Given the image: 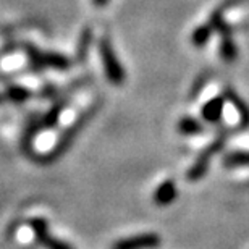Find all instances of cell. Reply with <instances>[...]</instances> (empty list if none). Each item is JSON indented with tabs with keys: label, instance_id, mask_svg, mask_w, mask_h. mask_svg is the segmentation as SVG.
I'll list each match as a JSON object with an SVG mask.
<instances>
[{
	"label": "cell",
	"instance_id": "15",
	"mask_svg": "<svg viewBox=\"0 0 249 249\" xmlns=\"http://www.w3.org/2000/svg\"><path fill=\"white\" fill-rule=\"evenodd\" d=\"M108 2V0H94V5H97V7H104Z\"/></svg>",
	"mask_w": 249,
	"mask_h": 249
},
{
	"label": "cell",
	"instance_id": "10",
	"mask_svg": "<svg viewBox=\"0 0 249 249\" xmlns=\"http://www.w3.org/2000/svg\"><path fill=\"white\" fill-rule=\"evenodd\" d=\"M225 96H227L228 101H230L233 106H235L238 115H240V118H241V124H243V126H249V107L233 91H227Z\"/></svg>",
	"mask_w": 249,
	"mask_h": 249
},
{
	"label": "cell",
	"instance_id": "12",
	"mask_svg": "<svg viewBox=\"0 0 249 249\" xmlns=\"http://www.w3.org/2000/svg\"><path fill=\"white\" fill-rule=\"evenodd\" d=\"M222 57L225 58L227 62L235 60L236 49H235V46H233V42L230 41V39H223V42H222Z\"/></svg>",
	"mask_w": 249,
	"mask_h": 249
},
{
	"label": "cell",
	"instance_id": "11",
	"mask_svg": "<svg viewBox=\"0 0 249 249\" xmlns=\"http://www.w3.org/2000/svg\"><path fill=\"white\" fill-rule=\"evenodd\" d=\"M178 133L186 134V136H193V134L202 133V124L191 117H185L178 122Z\"/></svg>",
	"mask_w": 249,
	"mask_h": 249
},
{
	"label": "cell",
	"instance_id": "8",
	"mask_svg": "<svg viewBox=\"0 0 249 249\" xmlns=\"http://www.w3.org/2000/svg\"><path fill=\"white\" fill-rule=\"evenodd\" d=\"M33 55V60H36L37 63L41 65H46V67H52V68H58V70H65L68 68V60L62 55H57V53H36V52H31Z\"/></svg>",
	"mask_w": 249,
	"mask_h": 249
},
{
	"label": "cell",
	"instance_id": "4",
	"mask_svg": "<svg viewBox=\"0 0 249 249\" xmlns=\"http://www.w3.org/2000/svg\"><path fill=\"white\" fill-rule=\"evenodd\" d=\"M29 225H31L33 233L36 236V240L39 241V245L44 249H74L70 243L52 236L51 231H49V223L44 218H33L29 222Z\"/></svg>",
	"mask_w": 249,
	"mask_h": 249
},
{
	"label": "cell",
	"instance_id": "6",
	"mask_svg": "<svg viewBox=\"0 0 249 249\" xmlns=\"http://www.w3.org/2000/svg\"><path fill=\"white\" fill-rule=\"evenodd\" d=\"M178 196V189L177 185L172 180H165L162 185H159V188L154 193V202L160 207H165L168 204H172Z\"/></svg>",
	"mask_w": 249,
	"mask_h": 249
},
{
	"label": "cell",
	"instance_id": "5",
	"mask_svg": "<svg viewBox=\"0 0 249 249\" xmlns=\"http://www.w3.org/2000/svg\"><path fill=\"white\" fill-rule=\"evenodd\" d=\"M162 238L157 233H141L113 243L112 249H156L160 246Z\"/></svg>",
	"mask_w": 249,
	"mask_h": 249
},
{
	"label": "cell",
	"instance_id": "7",
	"mask_svg": "<svg viewBox=\"0 0 249 249\" xmlns=\"http://www.w3.org/2000/svg\"><path fill=\"white\" fill-rule=\"evenodd\" d=\"M223 106H225V102H223L222 97H213V99H211V101H209L206 106L202 107V117H204V120L209 122V123L220 122L222 113H223Z\"/></svg>",
	"mask_w": 249,
	"mask_h": 249
},
{
	"label": "cell",
	"instance_id": "2",
	"mask_svg": "<svg viewBox=\"0 0 249 249\" xmlns=\"http://www.w3.org/2000/svg\"><path fill=\"white\" fill-rule=\"evenodd\" d=\"M225 134L218 136L215 141H213L211 146H207L204 151L201 152V156L196 159V162L193 163V167L189 168L186 177L189 181H199L201 178L206 175L209 170V165H211V160L213 159L215 154H218V151H222L223 144H225Z\"/></svg>",
	"mask_w": 249,
	"mask_h": 249
},
{
	"label": "cell",
	"instance_id": "3",
	"mask_svg": "<svg viewBox=\"0 0 249 249\" xmlns=\"http://www.w3.org/2000/svg\"><path fill=\"white\" fill-rule=\"evenodd\" d=\"M99 49H101L104 70H106L108 81L112 84H122L124 81V70L120 65V60L117 58L115 52H113V47L110 46V42H108L107 39H102Z\"/></svg>",
	"mask_w": 249,
	"mask_h": 249
},
{
	"label": "cell",
	"instance_id": "13",
	"mask_svg": "<svg viewBox=\"0 0 249 249\" xmlns=\"http://www.w3.org/2000/svg\"><path fill=\"white\" fill-rule=\"evenodd\" d=\"M209 36H211V29H209L207 26H202V28H199L196 33H194L193 42L196 44L197 47H201V46H204V44L207 42Z\"/></svg>",
	"mask_w": 249,
	"mask_h": 249
},
{
	"label": "cell",
	"instance_id": "9",
	"mask_svg": "<svg viewBox=\"0 0 249 249\" xmlns=\"http://www.w3.org/2000/svg\"><path fill=\"white\" fill-rule=\"evenodd\" d=\"M223 165L227 168L249 167V151H235L223 157Z\"/></svg>",
	"mask_w": 249,
	"mask_h": 249
},
{
	"label": "cell",
	"instance_id": "1",
	"mask_svg": "<svg viewBox=\"0 0 249 249\" xmlns=\"http://www.w3.org/2000/svg\"><path fill=\"white\" fill-rule=\"evenodd\" d=\"M96 108H97V106H94V107L89 108V110L84 112L83 115H79L78 120L62 134L60 139H58V142L53 146L52 151H49L47 154H44V156H41V157H36V160H39L41 163H51V162H55L58 157H62L63 154L67 152V149L71 146V142L76 139L78 134L81 133L84 124L91 120V117H92V113L96 112Z\"/></svg>",
	"mask_w": 249,
	"mask_h": 249
},
{
	"label": "cell",
	"instance_id": "14",
	"mask_svg": "<svg viewBox=\"0 0 249 249\" xmlns=\"http://www.w3.org/2000/svg\"><path fill=\"white\" fill-rule=\"evenodd\" d=\"M8 96L15 102H21L29 96V94H28L26 89H23V88H12V89H10V92H8Z\"/></svg>",
	"mask_w": 249,
	"mask_h": 249
},
{
	"label": "cell",
	"instance_id": "16",
	"mask_svg": "<svg viewBox=\"0 0 249 249\" xmlns=\"http://www.w3.org/2000/svg\"><path fill=\"white\" fill-rule=\"evenodd\" d=\"M2 101H3V99H2V96H0V104H2Z\"/></svg>",
	"mask_w": 249,
	"mask_h": 249
}]
</instances>
